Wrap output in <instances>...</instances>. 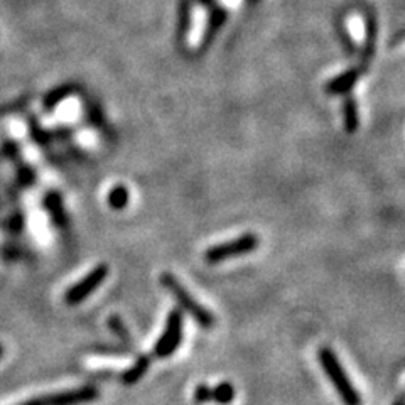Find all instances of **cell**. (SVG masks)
I'll return each mask as SVG.
<instances>
[{
    "instance_id": "6da1fadb",
    "label": "cell",
    "mask_w": 405,
    "mask_h": 405,
    "mask_svg": "<svg viewBox=\"0 0 405 405\" xmlns=\"http://www.w3.org/2000/svg\"><path fill=\"white\" fill-rule=\"evenodd\" d=\"M318 360H320L321 368L325 370L330 382L333 383L334 390L338 392L341 402L344 405H361V397L358 390H356V387L353 385L348 373L344 372L341 361L338 360L334 351L327 346L321 348V350L318 351Z\"/></svg>"
},
{
    "instance_id": "7a4b0ae2",
    "label": "cell",
    "mask_w": 405,
    "mask_h": 405,
    "mask_svg": "<svg viewBox=\"0 0 405 405\" xmlns=\"http://www.w3.org/2000/svg\"><path fill=\"white\" fill-rule=\"evenodd\" d=\"M161 284L167 292H171V296L174 297L176 303L179 304V308L183 309V311H186L202 330H211V327L214 326L217 320H214L211 311H208L205 306H201L195 297L189 294L188 289L181 284L176 275H172L171 272L161 274Z\"/></svg>"
},
{
    "instance_id": "3957f363",
    "label": "cell",
    "mask_w": 405,
    "mask_h": 405,
    "mask_svg": "<svg viewBox=\"0 0 405 405\" xmlns=\"http://www.w3.org/2000/svg\"><path fill=\"white\" fill-rule=\"evenodd\" d=\"M258 245H260V238H258L257 235L245 234L230 240V242H223L208 248L205 253V260L208 262V264H222V262L230 260V258L253 252V250L258 248Z\"/></svg>"
},
{
    "instance_id": "277c9868",
    "label": "cell",
    "mask_w": 405,
    "mask_h": 405,
    "mask_svg": "<svg viewBox=\"0 0 405 405\" xmlns=\"http://www.w3.org/2000/svg\"><path fill=\"white\" fill-rule=\"evenodd\" d=\"M183 327H184V318L183 311L179 309H172L167 316L166 330L157 339L156 346H154V355L157 358H169L174 355L176 350L179 348L181 341H183Z\"/></svg>"
},
{
    "instance_id": "5b68a950",
    "label": "cell",
    "mask_w": 405,
    "mask_h": 405,
    "mask_svg": "<svg viewBox=\"0 0 405 405\" xmlns=\"http://www.w3.org/2000/svg\"><path fill=\"white\" fill-rule=\"evenodd\" d=\"M109 272H110L109 265L100 264L95 267V269L90 270V272L86 274L81 281L73 284V286L64 292V303H66L68 306H76V304L83 303L86 297L102 286L103 281L109 277Z\"/></svg>"
},
{
    "instance_id": "8992f818",
    "label": "cell",
    "mask_w": 405,
    "mask_h": 405,
    "mask_svg": "<svg viewBox=\"0 0 405 405\" xmlns=\"http://www.w3.org/2000/svg\"><path fill=\"white\" fill-rule=\"evenodd\" d=\"M100 397L95 387H80V389L58 392V394L41 395V397L25 400L19 405H81L93 402Z\"/></svg>"
},
{
    "instance_id": "52a82bcc",
    "label": "cell",
    "mask_w": 405,
    "mask_h": 405,
    "mask_svg": "<svg viewBox=\"0 0 405 405\" xmlns=\"http://www.w3.org/2000/svg\"><path fill=\"white\" fill-rule=\"evenodd\" d=\"M361 75V70L358 68H351V70L344 71L343 75L336 76L326 85V92L333 93V95H339V93H348L353 88V85L356 83L358 76Z\"/></svg>"
},
{
    "instance_id": "ba28073f",
    "label": "cell",
    "mask_w": 405,
    "mask_h": 405,
    "mask_svg": "<svg viewBox=\"0 0 405 405\" xmlns=\"http://www.w3.org/2000/svg\"><path fill=\"white\" fill-rule=\"evenodd\" d=\"M149 368H150V356L142 355L137 358L135 363H133L127 372L122 373L120 380H122L123 385H133V383L139 382L140 378L149 372Z\"/></svg>"
},
{
    "instance_id": "9c48e42d",
    "label": "cell",
    "mask_w": 405,
    "mask_h": 405,
    "mask_svg": "<svg viewBox=\"0 0 405 405\" xmlns=\"http://www.w3.org/2000/svg\"><path fill=\"white\" fill-rule=\"evenodd\" d=\"M375 40H377V23H375V19L372 16H368V19H366V44L363 49V59H361L363 63H361V66H360L361 71L366 70L370 59L373 58Z\"/></svg>"
},
{
    "instance_id": "30bf717a",
    "label": "cell",
    "mask_w": 405,
    "mask_h": 405,
    "mask_svg": "<svg viewBox=\"0 0 405 405\" xmlns=\"http://www.w3.org/2000/svg\"><path fill=\"white\" fill-rule=\"evenodd\" d=\"M343 114H344V128H346L348 133H353L356 128H358L360 117H358V105H356V100L353 97H350V95L344 98Z\"/></svg>"
},
{
    "instance_id": "8fae6325",
    "label": "cell",
    "mask_w": 405,
    "mask_h": 405,
    "mask_svg": "<svg viewBox=\"0 0 405 405\" xmlns=\"http://www.w3.org/2000/svg\"><path fill=\"white\" fill-rule=\"evenodd\" d=\"M235 399V387L230 382L218 383L214 389H211V400L219 405H228Z\"/></svg>"
},
{
    "instance_id": "7c38bea8",
    "label": "cell",
    "mask_w": 405,
    "mask_h": 405,
    "mask_svg": "<svg viewBox=\"0 0 405 405\" xmlns=\"http://www.w3.org/2000/svg\"><path fill=\"white\" fill-rule=\"evenodd\" d=\"M46 208L49 210L51 214H53V219L56 223L64 222L63 201H61V198H59V195H56V193H51V195L46 198Z\"/></svg>"
},
{
    "instance_id": "4fadbf2b",
    "label": "cell",
    "mask_w": 405,
    "mask_h": 405,
    "mask_svg": "<svg viewBox=\"0 0 405 405\" xmlns=\"http://www.w3.org/2000/svg\"><path fill=\"white\" fill-rule=\"evenodd\" d=\"M107 325H109L110 327V331L114 333L115 336H117L119 339H122L123 343H127V344H131V333H128V330H127V326H125V322L122 321V318H119V316H110L109 318V321H107Z\"/></svg>"
},
{
    "instance_id": "5bb4252c",
    "label": "cell",
    "mask_w": 405,
    "mask_h": 405,
    "mask_svg": "<svg viewBox=\"0 0 405 405\" xmlns=\"http://www.w3.org/2000/svg\"><path fill=\"white\" fill-rule=\"evenodd\" d=\"M109 202L111 208L122 210L128 202V191L125 186H115L109 195Z\"/></svg>"
},
{
    "instance_id": "9a60e30c",
    "label": "cell",
    "mask_w": 405,
    "mask_h": 405,
    "mask_svg": "<svg viewBox=\"0 0 405 405\" xmlns=\"http://www.w3.org/2000/svg\"><path fill=\"white\" fill-rule=\"evenodd\" d=\"M68 93H70V88L68 86H63V88H59V90H56V92H51L49 95H47V98H46V107L47 109H51V107H54V105H58L59 102L64 100V98L68 97Z\"/></svg>"
},
{
    "instance_id": "2e32d148",
    "label": "cell",
    "mask_w": 405,
    "mask_h": 405,
    "mask_svg": "<svg viewBox=\"0 0 405 405\" xmlns=\"http://www.w3.org/2000/svg\"><path fill=\"white\" fill-rule=\"evenodd\" d=\"M195 402L200 404V405L211 402V389L208 385H206V383H201V385L196 387Z\"/></svg>"
},
{
    "instance_id": "e0dca14e",
    "label": "cell",
    "mask_w": 405,
    "mask_h": 405,
    "mask_svg": "<svg viewBox=\"0 0 405 405\" xmlns=\"http://www.w3.org/2000/svg\"><path fill=\"white\" fill-rule=\"evenodd\" d=\"M394 405H404V400H402V399H399V400H397V402H395Z\"/></svg>"
},
{
    "instance_id": "ac0fdd59",
    "label": "cell",
    "mask_w": 405,
    "mask_h": 405,
    "mask_svg": "<svg viewBox=\"0 0 405 405\" xmlns=\"http://www.w3.org/2000/svg\"><path fill=\"white\" fill-rule=\"evenodd\" d=\"M2 355H4V346L0 344V358H2Z\"/></svg>"
},
{
    "instance_id": "d6986e66",
    "label": "cell",
    "mask_w": 405,
    "mask_h": 405,
    "mask_svg": "<svg viewBox=\"0 0 405 405\" xmlns=\"http://www.w3.org/2000/svg\"><path fill=\"white\" fill-rule=\"evenodd\" d=\"M250 2H255V0H250Z\"/></svg>"
}]
</instances>
